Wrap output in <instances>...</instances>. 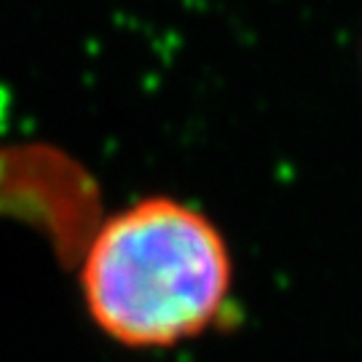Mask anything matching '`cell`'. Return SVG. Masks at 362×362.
Wrapping results in <instances>:
<instances>
[{
  "mask_svg": "<svg viewBox=\"0 0 362 362\" xmlns=\"http://www.w3.org/2000/svg\"><path fill=\"white\" fill-rule=\"evenodd\" d=\"M233 287V258L218 226L172 196L118 209L81 260L91 322L127 349H172L218 325Z\"/></svg>",
  "mask_w": 362,
  "mask_h": 362,
  "instance_id": "6da1fadb",
  "label": "cell"
}]
</instances>
